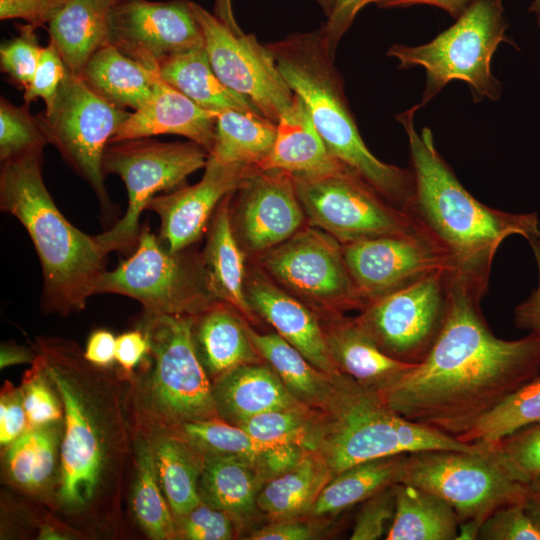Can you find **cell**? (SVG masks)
Wrapping results in <instances>:
<instances>
[{"label": "cell", "mask_w": 540, "mask_h": 540, "mask_svg": "<svg viewBox=\"0 0 540 540\" xmlns=\"http://www.w3.org/2000/svg\"><path fill=\"white\" fill-rule=\"evenodd\" d=\"M64 409L61 472L54 510L91 531L118 533L134 461L132 378L88 362L75 341L39 336L32 345Z\"/></svg>", "instance_id": "obj_1"}, {"label": "cell", "mask_w": 540, "mask_h": 540, "mask_svg": "<svg viewBox=\"0 0 540 540\" xmlns=\"http://www.w3.org/2000/svg\"><path fill=\"white\" fill-rule=\"evenodd\" d=\"M483 295L452 273L443 327L424 360L379 393L404 418L457 438L540 374V334L504 340Z\"/></svg>", "instance_id": "obj_2"}, {"label": "cell", "mask_w": 540, "mask_h": 540, "mask_svg": "<svg viewBox=\"0 0 540 540\" xmlns=\"http://www.w3.org/2000/svg\"><path fill=\"white\" fill-rule=\"evenodd\" d=\"M420 108L396 116L408 137L415 186L411 213L448 252L453 273L484 296L500 244L511 235L527 241L540 235L538 215L494 209L469 193L436 149L432 131L417 132Z\"/></svg>", "instance_id": "obj_3"}, {"label": "cell", "mask_w": 540, "mask_h": 540, "mask_svg": "<svg viewBox=\"0 0 540 540\" xmlns=\"http://www.w3.org/2000/svg\"><path fill=\"white\" fill-rule=\"evenodd\" d=\"M43 152L2 162L0 208L26 229L40 260L42 310L62 316L85 309L106 271L109 254L97 236L73 226L42 177Z\"/></svg>", "instance_id": "obj_4"}, {"label": "cell", "mask_w": 540, "mask_h": 540, "mask_svg": "<svg viewBox=\"0 0 540 540\" xmlns=\"http://www.w3.org/2000/svg\"><path fill=\"white\" fill-rule=\"evenodd\" d=\"M267 45L288 86L304 101L331 155L392 204L411 213L412 170L380 161L365 145L321 29L293 33Z\"/></svg>", "instance_id": "obj_5"}, {"label": "cell", "mask_w": 540, "mask_h": 540, "mask_svg": "<svg viewBox=\"0 0 540 540\" xmlns=\"http://www.w3.org/2000/svg\"><path fill=\"white\" fill-rule=\"evenodd\" d=\"M479 442L465 443L436 429L410 421L381 395L352 378L334 376L331 395L319 410L313 451L332 477L376 458L429 449L475 450Z\"/></svg>", "instance_id": "obj_6"}, {"label": "cell", "mask_w": 540, "mask_h": 540, "mask_svg": "<svg viewBox=\"0 0 540 540\" xmlns=\"http://www.w3.org/2000/svg\"><path fill=\"white\" fill-rule=\"evenodd\" d=\"M194 316L144 311L151 360L132 378L135 425L176 427L217 418L212 381L197 354Z\"/></svg>", "instance_id": "obj_7"}, {"label": "cell", "mask_w": 540, "mask_h": 540, "mask_svg": "<svg viewBox=\"0 0 540 540\" xmlns=\"http://www.w3.org/2000/svg\"><path fill=\"white\" fill-rule=\"evenodd\" d=\"M503 1L471 0L454 24L430 42L389 47L387 55L398 61L399 69H425L421 107L452 80L464 81L474 102L500 98L502 84L491 71V60L500 43H512L506 37Z\"/></svg>", "instance_id": "obj_8"}, {"label": "cell", "mask_w": 540, "mask_h": 540, "mask_svg": "<svg viewBox=\"0 0 540 540\" xmlns=\"http://www.w3.org/2000/svg\"><path fill=\"white\" fill-rule=\"evenodd\" d=\"M475 450L429 449L406 454L400 483L427 490L450 504L460 523L481 526L497 509L525 502L530 483L520 480L494 441Z\"/></svg>", "instance_id": "obj_9"}, {"label": "cell", "mask_w": 540, "mask_h": 540, "mask_svg": "<svg viewBox=\"0 0 540 540\" xmlns=\"http://www.w3.org/2000/svg\"><path fill=\"white\" fill-rule=\"evenodd\" d=\"M106 293L133 298L144 311L170 315L196 316L217 302L201 255L188 248L169 251L147 226L134 253L102 274L95 295Z\"/></svg>", "instance_id": "obj_10"}, {"label": "cell", "mask_w": 540, "mask_h": 540, "mask_svg": "<svg viewBox=\"0 0 540 540\" xmlns=\"http://www.w3.org/2000/svg\"><path fill=\"white\" fill-rule=\"evenodd\" d=\"M209 154L190 140L161 142L145 137L110 142L103 154V171L122 179L128 207L109 230L97 235L106 251H130L137 246L142 229L139 218L151 199L160 191L182 187L188 176L205 168Z\"/></svg>", "instance_id": "obj_11"}, {"label": "cell", "mask_w": 540, "mask_h": 540, "mask_svg": "<svg viewBox=\"0 0 540 540\" xmlns=\"http://www.w3.org/2000/svg\"><path fill=\"white\" fill-rule=\"evenodd\" d=\"M129 115L69 71L53 102L35 115L48 144L90 185L107 211L112 204L104 184L103 154Z\"/></svg>", "instance_id": "obj_12"}, {"label": "cell", "mask_w": 540, "mask_h": 540, "mask_svg": "<svg viewBox=\"0 0 540 540\" xmlns=\"http://www.w3.org/2000/svg\"><path fill=\"white\" fill-rule=\"evenodd\" d=\"M306 219L341 244L385 235L430 233L347 169L318 176H292Z\"/></svg>", "instance_id": "obj_13"}, {"label": "cell", "mask_w": 540, "mask_h": 540, "mask_svg": "<svg viewBox=\"0 0 540 540\" xmlns=\"http://www.w3.org/2000/svg\"><path fill=\"white\" fill-rule=\"evenodd\" d=\"M452 273L436 271L374 299L354 319L385 354L419 364L445 322Z\"/></svg>", "instance_id": "obj_14"}, {"label": "cell", "mask_w": 540, "mask_h": 540, "mask_svg": "<svg viewBox=\"0 0 540 540\" xmlns=\"http://www.w3.org/2000/svg\"><path fill=\"white\" fill-rule=\"evenodd\" d=\"M260 262L276 283L315 312L332 315L365 305L347 268L342 244L317 227L300 229L262 254Z\"/></svg>", "instance_id": "obj_15"}, {"label": "cell", "mask_w": 540, "mask_h": 540, "mask_svg": "<svg viewBox=\"0 0 540 540\" xmlns=\"http://www.w3.org/2000/svg\"><path fill=\"white\" fill-rule=\"evenodd\" d=\"M191 9L218 78L250 100L264 117L277 123L292 104L294 92L283 78L268 45L261 44L252 33H234L198 3L191 1Z\"/></svg>", "instance_id": "obj_16"}, {"label": "cell", "mask_w": 540, "mask_h": 540, "mask_svg": "<svg viewBox=\"0 0 540 540\" xmlns=\"http://www.w3.org/2000/svg\"><path fill=\"white\" fill-rule=\"evenodd\" d=\"M107 43L152 71L168 58L204 46L190 0H124L109 13Z\"/></svg>", "instance_id": "obj_17"}, {"label": "cell", "mask_w": 540, "mask_h": 540, "mask_svg": "<svg viewBox=\"0 0 540 540\" xmlns=\"http://www.w3.org/2000/svg\"><path fill=\"white\" fill-rule=\"evenodd\" d=\"M342 250L365 305L433 272H454L448 252L428 232L374 237L342 244Z\"/></svg>", "instance_id": "obj_18"}, {"label": "cell", "mask_w": 540, "mask_h": 540, "mask_svg": "<svg viewBox=\"0 0 540 540\" xmlns=\"http://www.w3.org/2000/svg\"><path fill=\"white\" fill-rule=\"evenodd\" d=\"M231 208L235 236L253 254H264L303 228L306 215L297 196L292 175L258 171L236 190Z\"/></svg>", "instance_id": "obj_19"}, {"label": "cell", "mask_w": 540, "mask_h": 540, "mask_svg": "<svg viewBox=\"0 0 540 540\" xmlns=\"http://www.w3.org/2000/svg\"><path fill=\"white\" fill-rule=\"evenodd\" d=\"M258 171L252 166L221 163L209 154L198 183L155 196L148 203L146 210L160 218L158 239L162 245L171 252L191 247L221 201Z\"/></svg>", "instance_id": "obj_20"}, {"label": "cell", "mask_w": 540, "mask_h": 540, "mask_svg": "<svg viewBox=\"0 0 540 540\" xmlns=\"http://www.w3.org/2000/svg\"><path fill=\"white\" fill-rule=\"evenodd\" d=\"M245 292L254 313L315 367L329 375L340 373L330 358L322 323L315 310L264 273L254 272L246 277Z\"/></svg>", "instance_id": "obj_21"}, {"label": "cell", "mask_w": 540, "mask_h": 540, "mask_svg": "<svg viewBox=\"0 0 540 540\" xmlns=\"http://www.w3.org/2000/svg\"><path fill=\"white\" fill-rule=\"evenodd\" d=\"M217 115L197 105L157 72L151 98L130 113L110 142L173 134L200 144L210 153Z\"/></svg>", "instance_id": "obj_22"}, {"label": "cell", "mask_w": 540, "mask_h": 540, "mask_svg": "<svg viewBox=\"0 0 540 540\" xmlns=\"http://www.w3.org/2000/svg\"><path fill=\"white\" fill-rule=\"evenodd\" d=\"M321 320L326 345L336 369L358 384L383 393L414 366L385 354L355 319L342 313Z\"/></svg>", "instance_id": "obj_23"}, {"label": "cell", "mask_w": 540, "mask_h": 540, "mask_svg": "<svg viewBox=\"0 0 540 540\" xmlns=\"http://www.w3.org/2000/svg\"><path fill=\"white\" fill-rule=\"evenodd\" d=\"M64 421L27 429L3 455L6 482L54 508L61 472Z\"/></svg>", "instance_id": "obj_24"}, {"label": "cell", "mask_w": 540, "mask_h": 540, "mask_svg": "<svg viewBox=\"0 0 540 540\" xmlns=\"http://www.w3.org/2000/svg\"><path fill=\"white\" fill-rule=\"evenodd\" d=\"M219 418L238 425L264 412L306 406L265 362L233 368L212 381Z\"/></svg>", "instance_id": "obj_25"}, {"label": "cell", "mask_w": 540, "mask_h": 540, "mask_svg": "<svg viewBox=\"0 0 540 540\" xmlns=\"http://www.w3.org/2000/svg\"><path fill=\"white\" fill-rule=\"evenodd\" d=\"M276 126L274 145L259 165L260 171L318 176L346 169L328 151L304 101L297 94L294 93L292 104L279 117Z\"/></svg>", "instance_id": "obj_26"}, {"label": "cell", "mask_w": 540, "mask_h": 540, "mask_svg": "<svg viewBox=\"0 0 540 540\" xmlns=\"http://www.w3.org/2000/svg\"><path fill=\"white\" fill-rule=\"evenodd\" d=\"M152 449L158 479L173 518L181 516L202 499L199 482L205 456L177 429L135 425Z\"/></svg>", "instance_id": "obj_27"}, {"label": "cell", "mask_w": 540, "mask_h": 540, "mask_svg": "<svg viewBox=\"0 0 540 540\" xmlns=\"http://www.w3.org/2000/svg\"><path fill=\"white\" fill-rule=\"evenodd\" d=\"M243 318L235 308L221 301L194 316L196 351L211 381L235 367L263 362Z\"/></svg>", "instance_id": "obj_28"}, {"label": "cell", "mask_w": 540, "mask_h": 540, "mask_svg": "<svg viewBox=\"0 0 540 540\" xmlns=\"http://www.w3.org/2000/svg\"><path fill=\"white\" fill-rule=\"evenodd\" d=\"M233 193L226 196L214 212L201 257L207 282L215 299L231 305L244 318L254 323L255 313L245 292L244 250L231 223L230 201Z\"/></svg>", "instance_id": "obj_29"}, {"label": "cell", "mask_w": 540, "mask_h": 540, "mask_svg": "<svg viewBox=\"0 0 540 540\" xmlns=\"http://www.w3.org/2000/svg\"><path fill=\"white\" fill-rule=\"evenodd\" d=\"M111 0H66L46 29L68 71L80 76L90 57L107 43Z\"/></svg>", "instance_id": "obj_30"}, {"label": "cell", "mask_w": 540, "mask_h": 540, "mask_svg": "<svg viewBox=\"0 0 540 540\" xmlns=\"http://www.w3.org/2000/svg\"><path fill=\"white\" fill-rule=\"evenodd\" d=\"M264 485L256 462L240 456H206L199 482L201 499L242 522L257 512V496Z\"/></svg>", "instance_id": "obj_31"}, {"label": "cell", "mask_w": 540, "mask_h": 540, "mask_svg": "<svg viewBox=\"0 0 540 540\" xmlns=\"http://www.w3.org/2000/svg\"><path fill=\"white\" fill-rule=\"evenodd\" d=\"M156 73L105 43L90 57L80 77L108 102L135 111L151 98Z\"/></svg>", "instance_id": "obj_32"}, {"label": "cell", "mask_w": 540, "mask_h": 540, "mask_svg": "<svg viewBox=\"0 0 540 540\" xmlns=\"http://www.w3.org/2000/svg\"><path fill=\"white\" fill-rule=\"evenodd\" d=\"M331 478L324 460L309 450L294 467L262 486L257 496L258 510L269 520L308 516Z\"/></svg>", "instance_id": "obj_33"}, {"label": "cell", "mask_w": 540, "mask_h": 540, "mask_svg": "<svg viewBox=\"0 0 540 540\" xmlns=\"http://www.w3.org/2000/svg\"><path fill=\"white\" fill-rule=\"evenodd\" d=\"M157 72L204 109L217 113L238 110L261 114L250 100L223 84L214 72L204 46L168 58Z\"/></svg>", "instance_id": "obj_34"}, {"label": "cell", "mask_w": 540, "mask_h": 540, "mask_svg": "<svg viewBox=\"0 0 540 540\" xmlns=\"http://www.w3.org/2000/svg\"><path fill=\"white\" fill-rule=\"evenodd\" d=\"M247 329L261 358L276 372L288 391L307 407L321 410L331 395L335 375L315 367L279 334L258 333L249 325Z\"/></svg>", "instance_id": "obj_35"}, {"label": "cell", "mask_w": 540, "mask_h": 540, "mask_svg": "<svg viewBox=\"0 0 540 540\" xmlns=\"http://www.w3.org/2000/svg\"><path fill=\"white\" fill-rule=\"evenodd\" d=\"M406 454L365 461L335 475L322 489L308 516H335L400 483Z\"/></svg>", "instance_id": "obj_36"}, {"label": "cell", "mask_w": 540, "mask_h": 540, "mask_svg": "<svg viewBox=\"0 0 540 540\" xmlns=\"http://www.w3.org/2000/svg\"><path fill=\"white\" fill-rule=\"evenodd\" d=\"M459 518L453 507L422 488L396 484V508L386 540H457Z\"/></svg>", "instance_id": "obj_37"}, {"label": "cell", "mask_w": 540, "mask_h": 540, "mask_svg": "<svg viewBox=\"0 0 540 540\" xmlns=\"http://www.w3.org/2000/svg\"><path fill=\"white\" fill-rule=\"evenodd\" d=\"M276 132V123L259 113L221 111L216 118L215 140L210 156L224 164L258 169L272 150Z\"/></svg>", "instance_id": "obj_38"}, {"label": "cell", "mask_w": 540, "mask_h": 540, "mask_svg": "<svg viewBox=\"0 0 540 540\" xmlns=\"http://www.w3.org/2000/svg\"><path fill=\"white\" fill-rule=\"evenodd\" d=\"M133 465L131 508L138 526L150 539H176L173 514L158 479L152 449L136 428Z\"/></svg>", "instance_id": "obj_39"}, {"label": "cell", "mask_w": 540, "mask_h": 540, "mask_svg": "<svg viewBox=\"0 0 540 540\" xmlns=\"http://www.w3.org/2000/svg\"><path fill=\"white\" fill-rule=\"evenodd\" d=\"M536 422H540V374L456 439L465 443L497 441Z\"/></svg>", "instance_id": "obj_40"}, {"label": "cell", "mask_w": 540, "mask_h": 540, "mask_svg": "<svg viewBox=\"0 0 540 540\" xmlns=\"http://www.w3.org/2000/svg\"><path fill=\"white\" fill-rule=\"evenodd\" d=\"M318 414L319 410L307 406L272 410L238 426L266 445L295 444L313 450Z\"/></svg>", "instance_id": "obj_41"}, {"label": "cell", "mask_w": 540, "mask_h": 540, "mask_svg": "<svg viewBox=\"0 0 540 540\" xmlns=\"http://www.w3.org/2000/svg\"><path fill=\"white\" fill-rule=\"evenodd\" d=\"M206 456H240L256 462L269 446L257 441L238 425L219 417L187 422L176 427Z\"/></svg>", "instance_id": "obj_42"}, {"label": "cell", "mask_w": 540, "mask_h": 540, "mask_svg": "<svg viewBox=\"0 0 540 540\" xmlns=\"http://www.w3.org/2000/svg\"><path fill=\"white\" fill-rule=\"evenodd\" d=\"M26 104L16 106L0 100V159L5 162L27 154L43 152L48 141L36 116Z\"/></svg>", "instance_id": "obj_43"}, {"label": "cell", "mask_w": 540, "mask_h": 540, "mask_svg": "<svg viewBox=\"0 0 540 540\" xmlns=\"http://www.w3.org/2000/svg\"><path fill=\"white\" fill-rule=\"evenodd\" d=\"M20 388L27 416V429L64 421L59 392L36 355L30 369L23 375Z\"/></svg>", "instance_id": "obj_44"}, {"label": "cell", "mask_w": 540, "mask_h": 540, "mask_svg": "<svg viewBox=\"0 0 540 540\" xmlns=\"http://www.w3.org/2000/svg\"><path fill=\"white\" fill-rule=\"evenodd\" d=\"M174 522L176 539L184 540H231L238 537L244 525L233 514L203 500Z\"/></svg>", "instance_id": "obj_45"}, {"label": "cell", "mask_w": 540, "mask_h": 540, "mask_svg": "<svg viewBox=\"0 0 540 540\" xmlns=\"http://www.w3.org/2000/svg\"><path fill=\"white\" fill-rule=\"evenodd\" d=\"M17 35L0 47L1 71L18 88L25 89L31 82L41 54L36 27L16 24Z\"/></svg>", "instance_id": "obj_46"}, {"label": "cell", "mask_w": 540, "mask_h": 540, "mask_svg": "<svg viewBox=\"0 0 540 540\" xmlns=\"http://www.w3.org/2000/svg\"><path fill=\"white\" fill-rule=\"evenodd\" d=\"M512 472L530 483L540 477V422L494 441Z\"/></svg>", "instance_id": "obj_47"}, {"label": "cell", "mask_w": 540, "mask_h": 540, "mask_svg": "<svg viewBox=\"0 0 540 540\" xmlns=\"http://www.w3.org/2000/svg\"><path fill=\"white\" fill-rule=\"evenodd\" d=\"M480 540H540V525L525 502L494 511L480 526Z\"/></svg>", "instance_id": "obj_48"}, {"label": "cell", "mask_w": 540, "mask_h": 540, "mask_svg": "<svg viewBox=\"0 0 540 540\" xmlns=\"http://www.w3.org/2000/svg\"><path fill=\"white\" fill-rule=\"evenodd\" d=\"M396 484L361 503L349 537L351 540L385 539L395 515Z\"/></svg>", "instance_id": "obj_49"}, {"label": "cell", "mask_w": 540, "mask_h": 540, "mask_svg": "<svg viewBox=\"0 0 540 540\" xmlns=\"http://www.w3.org/2000/svg\"><path fill=\"white\" fill-rule=\"evenodd\" d=\"M68 69L56 47L49 42L42 47L39 62L30 84L24 89V104L27 106L42 99L45 107L54 100Z\"/></svg>", "instance_id": "obj_50"}, {"label": "cell", "mask_w": 540, "mask_h": 540, "mask_svg": "<svg viewBox=\"0 0 540 540\" xmlns=\"http://www.w3.org/2000/svg\"><path fill=\"white\" fill-rule=\"evenodd\" d=\"M28 422L20 387L9 381L3 385L0 394V445L7 448L27 430Z\"/></svg>", "instance_id": "obj_51"}, {"label": "cell", "mask_w": 540, "mask_h": 540, "mask_svg": "<svg viewBox=\"0 0 540 540\" xmlns=\"http://www.w3.org/2000/svg\"><path fill=\"white\" fill-rule=\"evenodd\" d=\"M320 518L310 516L269 520L266 525L252 531L249 540H311L321 535L324 525Z\"/></svg>", "instance_id": "obj_52"}, {"label": "cell", "mask_w": 540, "mask_h": 540, "mask_svg": "<svg viewBox=\"0 0 540 540\" xmlns=\"http://www.w3.org/2000/svg\"><path fill=\"white\" fill-rule=\"evenodd\" d=\"M66 0H0V19H23L28 24L46 27Z\"/></svg>", "instance_id": "obj_53"}, {"label": "cell", "mask_w": 540, "mask_h": 540, "mask_svg": "<svg viewBox=\"0 0 540 540\" xmlns=\"http://www.w3.org/2000/svg\"><path fill=\"white\" fill-rule=\"evenodd\" d=\"M381 1L335 0L332 12L320 28L334 56L341 38L352 26L357 14L367 5L376 4L378 6Z\"/></svg>", "instance_id": "obj_54"}, {"label": "cell", "mask_w": 540, "mask_h": 540, "mask_svg": "<svg viewBox=\"0 0 540 540\" xmlns=\"http://www.w3.org/2000/svg\"><path fill=\"white\" fill-rule=\"evenodd\" d=\"M149 342L141 328L124 332L116 337V362L120 370L132 378L135 367L149 353Z\"/></svg>", "instance_id": "obj_55"}, {"label": "cell", "mask_w": 540, "mask_h": 540, "mask_svg": "<svg viewBox=\"0 0 540 540\" xmlns=\"http://www.w3.org/2000/svg\"><path fill=\"white\" fill-rule=\"evenodd\" d=\"M528 242L538 266L539 283L531 295L516 306L514 325L520 330L540 334V235L530 239Z\"/></svg>", "instance_id": "obj_56"}, {"label": "cell", "mask_w": 540, "mask_h": 540, "mask_svg": "<svg viewBox=\"0 0 540 540\" xmlns=\"http://www.w3.org/2000/svg\"><path fill=\"white\" fill-rule=\"evenodd\" d=\"M85 359L93 365L109 368L116 362V338L106 329L93 331L83 350Z\"/></svg>", "instance_id": "obj_57"}, {"label": "cell", "mask_w": 540, "mask_h": 540, "mask_svg": "<svg viewBox=\"0 0 540 540\" xmlns=\"http://www.w3.org/2000/svg\"><path fill=\"white\" fill-rule=\"evenodd\" d=\"M471 0H382L380 8H406L413 5H429L440 8L457 19L468 7Z\"/></svg>", "instance_id": "obj_58"}, {"label": "cell", "mask_w": 540, "mask_h": 540, "mask_svg": "<svg viewBox=\"0 0 540 540\" xmlns=\"http://www.w3.org/2000/svg\"><path fill=\"white\" fill-rule=\"evenodd\" d=\"M34 348H27L13 343H3L1 345L0 366L6 368L15 364L30 363L34 361Z\"/></svg>", "instance_id": "obj_59"}, {"label": "cell", "mask_w": 540, "mask_h": 540, "mask_svg": "<svg viewBox=\"0 0 540 540\" xmlns=\"http://www.w3.org/2000/svg\"><path fill=\"white\" fill-rule=\"evenodd\" d=\"M214 15L234 33L242 34L233 13L232 0H214Z\"/></svg>", "instance_id": "obj_60"}, {"label": "cell", "mask_w": 540, "mask_h": 540, "mask_svg": "<svg viewBox=\"0 0 540 540\" xmlns=\"http://www.w3.org/2000/svg\"><path fill=\"white\" fill-rule=\"evenodd\" d=\"M525 505L540 525V477L530 482V493Z\"/></svg>", "instance_id": "obj_61"}, {"label": "cell", "mask_w": 540, "mask_h": 540, "mask_svg": "<svg viewBox=\"0 0 540 540\" xmlns=\"http://www.w3.org/2000/svg\"><path fill=\"white\" fill-rule=\"evenodd\" d=\"M322 9L323 13L325 14L326 18L330 15L332 12L334 2L335 0H314Z\"/></svg>", "instance_id": "obj_62"}, {"label": "cell", "mask_w": 540, "mask_h": 540, "mask_svg": "<svg viewBox=\"0 0 540 540\" xmlns=\"http://www.w3.org/2000/svg\"><path fill=\"white\" fill-rule=\"evenodd\" d=\"M529 11L535 15L536 22L540 30V0H534L529 8Z\"/></svg>", "instance_id": "obj_63"}, {"label": "cell", "mask_w": 540, "mask_h": 540, "mask_svg": "<svg viewBox=\"0 0 540 540\" xmlns=\"http://www.w3.org/2000/svg\"><path fill=\"white\" fill-rule=\"evenodd\" d=\"M111 1L113 2V4H117V3L121 2V1H124V0H111Z\"/></svg>", "instance_id": "obj_64"}]
</instances>
